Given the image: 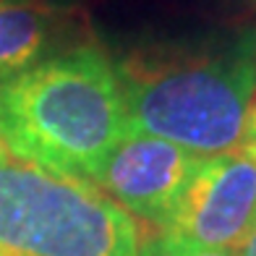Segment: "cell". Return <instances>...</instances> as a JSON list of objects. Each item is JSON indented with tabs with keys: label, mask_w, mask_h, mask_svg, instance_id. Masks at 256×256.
<instances>
[{
	"label": "cell",
	"mask_w": 256,
	"mask_h": 256,
	"mask_svg": "<svg viewBox=\"0 0 256 256\" xmlns=\"http://www.w3.org/2000/svg\"><path fill=\"white\" fill-rule=\"evenodd\" d=\"M128 131L212 157L240 146L256 92V37L152 48L118 66Z\"/></svg>",
	"instance_id": "obj_2"
},
{
	"label": "cell",
	"mask_w": 256,
	"mask_h": 256,
	"mask_svg": "<svg viewBox=\"0 0 256 256\" xmlns=\"http://www.w3.org/2000/svg\"><path fill=\"white\" fill-rule=\"evenodd\" d=\"M240 149L256 162V92H254L251 108H248V118H246V128H243Z\"/></svg>",
	"instance_id": "obj_8"
},
{
	"label": "cell",
	"mask_w": 256,
	"mask_h": 256,
	"mask_svg": "<svg viewBox=\"0 0 256 256\" xmlns=\"http://www.w3.org/2000/svg\"><path fill=\"white\" fill-rule=\"evenodd\" d=\"M236 256H256V228L251 230V236L240 243V248L236 251Z\"/></svg>",
	"instance_id": "obj_9"
},
{
	"label": "cell",
	"mask_w": 256,
	"mask_h": 256,
	"mask_svg": "<svg viewBox=\"0 0 256 256\" xmlns=\"http://www.w3.org/2000/svg\"><path fill=\"white\" fill-rule=\"evenodd\" d=\"M78 10L52 3L0 6V81L48 58L92 42Z\"/></svg>",
	"instance_id": "obj_6"
},
{
	"label": "cell",
	"mask_w": 256,
	"mask_h": 256,
	"mask_svg": "<svg viewBox=\"0 0 256 256\" xmlns=\"http://www.w3.org/2000/svg\"><path fill=\"white\" fill-rule=\"evenodd\" d=\"M204 157L172 142L128 131L94 180L134 220L157 230L170 220Z\"/></svg>",
	"instance_id": "obj_5"
},
{
	"label": "cell",
	"mask_w": 256,
	"mask_h": 256,
	"mask_svg": "<svg viewBox=\"0 0 256 256\" xmlns=\"http://www.w3.org/2000/svg\"><path fill=\"white\" fill-rule=\"evenodd\" d=\"M142 225L102 188L0 144V256H142Z\"/></svg>",
	"instance_id": "obj_3"
},
{
	"label": "cell",
	"mask_w": 256,
	"mask_h": 256,
	"mask_svg": "<svg viewBox=\"0 0 256 256\" xmlns=\"http://www.w3.org/2000/svg\"><path fill=\"white\" fill-rule=\"evenodd\" d=\"M256 228V162L240 146L204 157L157 238L178 248L238 251Z\"/></svg>",
	"instance_id": "obj_4"
},
{
	"label": "cell",
	"mask_w": 256,
	"mask_h": 256,
	"mask_svg": "<svg viewBox=\"0 0 256 256\" xmlns=\"http://www.w3.org/2000/svg\"><path fill=\"white\" fill-rule=\"evenodd\" d=\"M142 256H236V251H209V248H178L160 240L157 236L144 243Z\"/></svg>",
	"instance_id": "obj_7"
},
{
	"label": "cell",
	"mask_w": 256,
	"mask_h": 256,
	"mask_svg": "<svg viewBox=\"0 0 256 256\" xmlns=\"http://www.w3.org/2000/svg\"><path fill=\"white\" fill-rule=\"evenodd\" d=\"M16 3H44V0H0V6H16Z\"/></svg>",
	"instance_id": "obj_10"
},
{
	"label": "cell",
	"mask_w": 256,
	"mask_h": 256,
	"mask_svg": "<svg viewBox=\"0 0 256 256\" xmlns=\"http://www.w3.org/2000/svg\"><path fill=\"white\" fill-rule=\"evenodd\" d=\"M126 134L118 68L94 42L0 81V144L48 172L94 183Z\"/></svg>",
	"instance_id": "obj_1"
}]
</instances>
